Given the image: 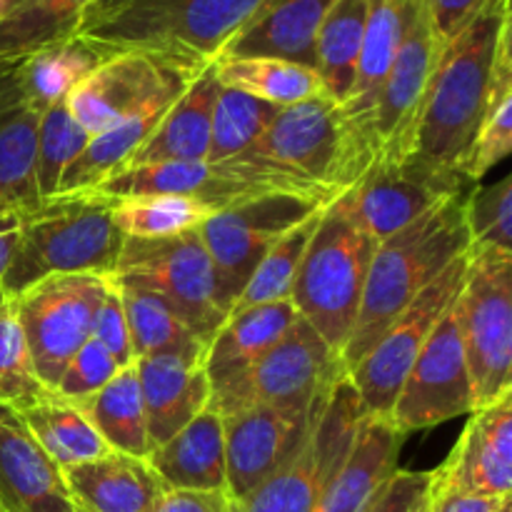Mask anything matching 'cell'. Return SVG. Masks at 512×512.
I'll return each mask as SVG.
<instances>
[{
  "mask_svg": "<svg viewBox=\"0 0 512 512\" xmlns=\"http://www.w3.org/2000/svg\"><path fill=\"white\" fill-rule=\"evenodd\" d=\"M205 203L215 210L263 193L333 203L368 165L355 153L340 105L328 95L280 108L265 133L235 158L210 165Z\"/></svg>",
  "mask_w": 512,
  "mask_h": 512,
  "instance_id": "obj_1",
  "label": "cell"
},
{
  "mask_svg": "<svg viewBox=\"0 0 512 512\" xmlns=\"http://www.w3.org/2000/svg\"><path fill=\"white\" fill-rule=\"evenodd\" d=\"M510 33V0H485L445 43L430 78L410 158L463 175L483 118L500 40Z\"/></svg>",
  "mask_w": 512,
  "mask_h": 512,
  "instance_id": "obj_2",
  "label": "cell"
},
{
  "mask_svg": "<svg viewBox=\"0 0 512 512\" xmlns=\"http://www.w3.org/2000/svg\"><path fill=\"white\" fill-rule=\"evenodd\" d=\"M463 198L465 195H455L443 200L403 230L380 240L365 278L358 318L340 350L345 373L355 368L395 318L453 260L468 253L470 233L465 225Z\"/></svg>",
  "mask_w": 512,
  "mask_h": 512,
  "instance_id": "obj_3",
  "label": "cell"
},
{
  "mask_svg": "<svg viewBox=\"0 0 512 512\" xmlns=\"http://www.w3.org/2000/svg\"><path fill=\"white\" fill-rule=\"evenodd\" d=\"M125 238L110 215V198L95 188L55 193L23 215L20 238L0 280L5 298H18L53 275H113Z\"/></svg>",
  "mask_w": 512,
  "mask_h": 512,
  "instance_id": "obj_4",
  "label": "cell"
},
{
  "mask_svg": "<svg viewBox=\"0 0 512 512\" xmlns=\"http://www.w3.org/2000/svg\"><path fill=\"white\" fill-rule=\"evenodd\" d=\"M265 0H128L80 23L75 38L105 58L145 50L205 70Z\"/></svg>",
  "mask_w": 512,
  "mask_h": 512,
  "instance_id": "obj_5",
  "label": "cell"
},
{
  "mask_svg": "<svg viewBox=\"0 0 512 512\" xmlns=\"http://www.w3.org/2000/svg\"><path fill=\"white\" fill-rule=\"evenodd\" d=\"M375 248L378 240L335 198L320 213L300 260L290 300L300 318L338 353L358 318Z\"/></svg>",
  "mask_w": 512,
  "mask_h": 512,
  "instance_id": "obj_6",
  "label": "cell"
},
{
  "mask_svg": "<svg viewBox=\"0 0 512 512\" xmlns=\"http://www.w3.org/2000/svg\"><path fill=\"white\" fill-rule=\"evenodd\" d=\"M475 408L512 393V253L470 248L453 303Z\"/></svg>",
  "mask_w": 512,
  "mask_h": 512,
  "instance_id": "obj_7",
  "label": "cell"
},
{
  "mask_svg": "<svg viewBox=\"0 0 512 512\" xmlns=\"http://www.w3.org/2000/svg\"><path fill=\"white\" fill-rule=\"evenodd\" d=\"M360 420L358 395L343 375L315 415L303 445L253 493L228 498V512H313L343 468Z\"/></svg>",
  "mask_w": 512,
  "mask_h": 512,
  "instance_id": "obj_8",
  "label": "cell"
},
{
  "mask_svg": "<svg viewBox=\"0 0 512 512\" xmlns=\"http://www.w3.org/2000/svg\"><path fill=\"white\" fill-rule=\"evenodd\" d=\"M113 278L160 295L205 345L228 320L218 273L198 230L163 240L125 238Z\"/></svg>",
  "mask_w": 512,
  "mask_h": 512,
  "instance_id": "obj_9",
  "label": "cell"
},
{
  "mask_svg": "<svg viewBox=\"0 0 512 512\" xmlns=\"http://www.w3.org/2000/svg\"><path fill=\"white\" fill-rule=\"evenodd\" d=\"M328 205L288 193L250 195L225 205L200 225V240L215 265L228 313L270 248Z\"/></svg>",
  "mask_w": 512,
  "mask_h": 512,
  "instance_id": "obj_10",
  "label": "cell"
},
{
  "mask_svg": "<svg viewBox=\"0 0 512 512\" xmlns=\"http://www.w3.org/2000/svg\"><path fill=\"white\" fill-rule=\"evenodd\" d=\"M105 288L108 275H53L13 298L35 375L48 393L70 358L93 338Z\"/></svg>",
  "mask_w": 512,
  "mask_h": 512,
  "instance_id": "obj_11",
  "label": "cell"
},
{
  "mask_svg": "<svg viewBox=\"0 0 512 512\" xmlns=\"http://www.w3.org/2000/svg\"><path fill=\"white\" fill-rule=\"evenodd\" d=\"M345 373L338 350L330 348L298 315L278 345L255 363V368L233 388L213 395L210 405L220 415L245 405L308 413Z\"/></svg>",
  "mask_w": 512,
  "mask_h": 512,
  "instance_id": "obj_12",
  "label": "cell"
},
{
  "mask_svg": "<svg viewBox=\"0 0 512 512\" xmlns=\"http://www.w3.org/2000/svg\"><path fill=\"white\" fill-rule=\"evenodd\" d=\"M468 253L448 265L403 313L378 338V343L355 363L348 373L350 385L363 415L370 418H388L395 398L413 368L415 358L423 350L425 340L440 323L445 310L453 305L460 285H463Z\"/></svg>",
  "mask_w": 512,
  "mask_h": 512,
  "instance_id": "obj_13",
  "label": "cell"
},
{
  "mask_svg": "<svg viewBox=\"0 0 512 512\" xmlns=\"http://www.w3.org/2000/svg\"><path fill=\"white\" fill-rule=\"evenodd\" d=\"M443 48L445 40L435 28L430 0H408L403 35L375 108L373 130L378 155L393 160L413 155L415 130Z\"/></svg>",
  "mask_w": 512,
  "mask_h": 512,
  "instance_id": "obj_14",
  "label": "cell"
},
{
  "mask_svg": "<svg viewBox=\"0 0 512 512\" xmlns=\"http://www.w3.org/2000/svg\"><path fill=\"white\" fill-rule=\"evenodd\" d=\"M465 183L463 175L415 158L393 160L378 155L338 200L380 243L443 200L463 195Z\"/></svg>",
  "mask_w": 512,
  "mask_h": 512,
  "instance_id": "obj_15",
  "label": "cell"
},
{
  "mask_svg": "<svg viewBox=\"0 0 512 512\" xmlns=\"http://www.w3.org/2000/svg\"><path fill=\"white\" fill-rule=\"evenodd\" d=\"M455 303V300H453ZM475 410L473 383L453 305L425 340L388 420L403 435L435 428Z\"/></svg>",
  "mask_w": 512,
  "mask_h": 512,
  "instance_id": "obj_16",
  "label": "cell"
},
{
  "mask_svg": "<svg viewBox=\"0 0 512 512\" xmlns=\"http://www.w3.org/2000/svg\"><path fill=\"white\" fill-rule=\"evenodd\" d=\"M203 70L145 50L113 53L68 95L73 118L88 135L103 133L148 100L165 93H183Z\"/></svg>",
  "mask_w": 512,
  "mask_h": 512,
  "instance_id": "obj_17",
  "label": "cell"
},
{
  "mask_svg": "<svg viewBox=\"0 0 512 512\" xmlns=\"http://www.w3.org/2000/svg\"><path fill=\"white\" fill-rule=\"evenodd\" d=\"M330 390L308 413L268 408V405H245V408L220 415L225 435V480H228L225 493L228 498H243L253 493L303 445Z\"/></svg>",
  "mask_w": 512,
  "mask_h": 512,
  "instance_id": "obj_18",
  "label": "cell"
},
{
  "mask_svg": "<svg viewBox=\"0 0 512 512\" xmlns=\"http://www.w3.org/2000/svg\"><path fill=\"white\" fill-rule=\"evenodd\" d=\"M433 475L478 498H512V393L468 413L458 443Z\"/></svg>",
  "mask_w": 512,
  "mask_h": 512,
  "instance_id": "obj_19",
  "label": "cell"
},
{
  "mask_svg": "<svg viewBox=\"0 0 512 512\" xmlns=\"http://www.w3.org/2000/svg\"><path fill=\"white\" fill-rule=\"evenodd\" d=\"M405 10H408V0H368L358 75H355L348 100L340 105L350 143L365 165L378 158L373 130L375 108H378L380 90L393 65L400 35H403Z\"/></svg>",
  "mask_w": 512,
  "mask_h": 512,
  "instance_id": "obj_20",
  "label": "cell"
},
{
  "mask_svg": "<svg viewBox=\"0 0 512 512\" xmlns=\"http://www.w3.org/2000/svg\"><path fill=\"white\" fill-rule=\"evenodd\" d=\"M0 512H75L63 470L43 453L18 410L0 403Z\"/></svg>",
  "mask_w": 512,
  "mask_h": 512,
  "instance_id": "obj_21",
  "label": "cell"
},
{
  "mask_svg": "<svg viewBox=\"0 0 512 512\" xmlns=\"http://www.w3.org/2000/svg\"><path fill=\"white\" fill-rule=\"evenodd\" d=\"M333 0H265L218 58H278L315 70V40Z\"/></svg>",
  "mask_w": 512,
  "mask_h": 512,
  "instance_id": "obj_22",
  "label": "cell"
},
{
  "mask_svg": "<svg viewBox=\"0 0 512 512\" xmlns=\"http://www.w3.org/2000/svg\"><path fill=\"white\" fill-rule=\"evenodd\" d=\"M40 113L25 95L18 58L0 60V205L30 213L40 205L35 183Z\"/></svg>",
  "mask_w": 512,
  "mask_h": 512,
  "instance_id": "obj_23",
  "label": "cell"
},
{
  "mask_svg": "<svg viewBox=\"0 0 512 512\" xmlns=\"http://www.w3.org/2000/svg\"><path fill=\"white\" fill-rule=\"evenodd\" d=\"M135 373L153 448L180 433L210 405L205 360L155 355L135 360Z\"/></svg>",
  "mask_w": 512,
  "mask_h": 512,
  "instance_id": "obj_24",
  "label": "cell"
},
{
  "mask_svg": "<svg viewBox=\"0 0 512 512\" xmlns=\"http://www.w3.org/2000/svg\"><path fill=\"white\" fill-rule=\"evenodd\" d=\"M75 512H153L168 488L148 458L108 453L63 470Z\"/></svg>",
  "mask_w": 512,
  "mask_h": 512,
  "instance_id": "obj_25",
  "label": "cell"
},
{
  "mask_svg": "<svg viewBox=\"0 0 512 512\" xmlns=\"http://www.w3.org/2000/svg\"><path fill=\"white\" fill-rule=\"evenodd\" d=\"M298 318L293 300L258 305L243 313L228 315L205 350V375L210 380V398L238 385L260 358L288 333Z\"/></svg>",
  "mask_w": 512,
  "mask_h": 512,
  "instance_id": "obj_26",
  "label": "cell"
},
{
  "mask_svg": "<svg viewBox=\"0 0 512 512\" xmlns=\"http://www.w3.org/2000/svg\"><path fill=\"white\" fill-rule=\"evenodd\" d=\"M408 435L400 433L388 418L363 415L353 448L343 468L328 485L313 512H360L375 490L398 470L400 450Z\"/></svg>",
  "mask_w": 512,
  "mask_h": 512,
  "instance_id": "obj_27",
  "label": "cell"
},
{
  "mask_svg": "<svg viewBox=\"0 0 512 512\" xmlns=\"http://www.w3.org/2000/svg\"><path fill=\"white\" fill-rule=\"evenodd\" d=\"M220 83L213 63L183 90L178 100L160 118L128 165L148 163H208L210 128H213L215 98ZM123 170V168H120Z\"/></svg>",
  "mask_w": 512,
  "mask_h": 512,
  "instance_id": "obj_28",
  "label": "cell"
},
{
  "mask_svg": "<svg viewBox=\"0 0 512 512\" xmlns=\"http://www.w3.org/2000/svg\"><path fill=\"white\" fill-rule=\"evenodd\" d=\"M148 463L168 490L225 493V435L218 410L208 405L180 433L150 450Z\"/></svg>",
  "mask_w": 512,
  "mask_h": 512,
  "instance_id": "obj_29",
  "label": "cell"
},
{
  "mask_svg": "<svg viewBox=\"0 0 512 512\" xmlns=\"http://www.w3.org/2000/svg\"><path fill=\"white\" fill-rule=\"evenodd\" d=\"M118 283V280H115ZM128 320L130 348L133 358H155V355H178L188 360H205L208 345L190 330V325L175 313L173 305L160 295L138 285L118 283Z\"/></svg>",
  "mask_w": 512,
  "mask_h": 512,
  "instance_id": "obj_30",
  "label": "cell"
},
{
  "mask_svg": "<svg viewBox=\"0 0 512 512\" xmlns=\"http://www.w3.org/2000/svg\"><path fill=\"white\" fill-rule=\"evenodd\" d=\"M78 408L93 423V428L98 430L110 450L133 455V458H148L153 443H150L148 423H145L135 363L120 368L108 385L78 403Z\"/></svg>",
  "mask_w": 512,
  "mask_h": 512,
  "instance_id": "obj_31",
  "label": "cell"
},
{
  "mask_svg": "<svg viewBox=\"0 0 512 512\" xmlns=\"http://www.w3.org/2000/svg\"><path fill=\"white\" fill-rule=\"evenodd\" d=\"M368 0H333L315 40V73L323 93L338 105L348 100L363 50Z\"/></svg>",
  "mask_w": 512,
  "mask_h": 512,
  "instance_id": "obj_32",
  "label": "cell"
},
{
  "mask_svg": "<svg viewBox=\"0 0 512 512\" xmlns=\"http://www.w3.org/2000/svg\"><path fill=\"white\" fill-rule=\"evenodd\" d=\"M95 0H20L0 15V60L75 38L80 20Z\"/></svg>",
  "mask_w": 512,
  "mask_h": 512,
  "instance_id": "obj_33",
  "label": "cell"
},
{
  "mask_svg": "<svg viewBox=\"0 0 512 512\" xmlns=\"http://www.w3.org/2000/svg\"><path fill=\"white\" fill-rule=\"evenodd\" d=\"M215 78L223 88L240 90L263 103L288 108L323 93L318 73L278 58H215Z\"/></svg>",
  "mask_w": 512,
  "mask_h": 512,
  "instance_id": "obj_34",
  "label": "cell"
},
{
  "mask_svg": "<svg viewBox=\"0 0 512 512\" xmlns=\"http://www.w3.org/2000/svg\"><path fill=\"white\" fill-rule=\"evenodd\" d=\"M105 60L103 53L78 38L18 58L20 83L38 113L63 103L68 95Z\"/></svg>",
  "mask_w": 512,
  "mask_h": 512,
  "instance_id": "obj_35",
  "label": "cell"
},
{
  "mask_svg": "<svg viewBox=\"0 0 512 512\" xmlns=\"http://www.w3.org/2000/svg\"><path fill=\"white\" fill-rule=\"evenodd\" d=\"M20 415H23L33 438L43 448V453L60 470L90 463V460L113 453L98 435V430L93 428V423L85 418L83 410L78 405L68 403V400L50 395L48 400L33 405V408Z\"/></svg>",
  "mask_w": 512,
  "mask_h": 512,
  "instance_id": "obj_36",
  "label": "cell"
},
{
  "mask_svg": "<svg viewBox=\"0 0 512 512\" xmlns=\"http://www.w3.org/2000/svg\"><path fill=\"white\" fill-rule=\"evenodd\" d=\"M218 210L195 195L110 198V215L123 238L163 240L193 233Z\"/></svg>",
  "mask_w": 512,
  "mask_h": 512,
  "instance_id": "obj_37",
  "label": "cell"
},
{
  "mask_svg": "<svg viewBox=\"0 0 512 512\" xmlns=\"http://www.w3.org/2000/svg\"><path fill=\"white\" fill-rule=\"evenodd\" d=\"M512 150V53L510 33L500 40L498 58H495L493 80H490L488 100H485L483 118L475 130L473 148L465 160L463 178L468 183H480L488 170L503 163Z\"/></svg>",
  "mask_w": 512,
  "mask_h": 512,
  "instance_id": "obj_38",
  "label": "cell"
},
{
  "mask_svg": "<svg viewBox=\"0 0 512 512\" xmlns=\"http://www.w3.org/2000/svg\"><path fill=\"white\" fill-rule=\"evenodd\" d=\"M320 213H323V210H320ZM320 213L313 215L310 220H305V223L298 225L295 230H290L283 240H278V243L270 248V253L260 260L258 268H255L253 275L248 278L245 288L240 290V295L235 298L228 315L243 313V310L258 308V305L290 300L300 260H303L305 248H308L310 238H313V230Z\"/></svg>",
  "mask_w": 512,
  "mask_h": 512,
  "instance_id": "obj_39",
  "label": "cell"
},
{
  "mask_svg": "<svg viewBox=\"0 0 512 512\" xmlns=\"http://www.w3.org/2000/svg\"><path fill=\"white\" fill-rule=\"evenodd\" d=\"M278 113V105L263 103L253 95L220 85L213 108L208 163H223V160L235 158L243 150H248L265 133V128L273 123Z\"/></svg>",
  "mask_w": 512,
  "mask_h": 512,
  "instance_id": "obj_40",
  "label": "cell"
},
{
  "mask_svg": "<svg viewBox=\"0 0 512 512\" xmlns=\"http://www.w3.org/2000/svg\"><path fill=\"white\" fill-rule=\"evenodd\" d=\"M50 395L35 375L13 298L0 295V403L25 413Z\"/></svg>",
  "mask_w": 512,
  "mask_h": 512,
  "instance_id": "obj_41",
  "label": "cell"
},
{
  "mask_svg": "<svg viewBox=\"0 0 512 512\" xmlns=\"http://www.w3.org/2000/svg\"><path fill=\"white\" fill-rule=\"evenodd\" d=\"M213 178L210 163H148L125 165L98 185V193L108 198L133 195H195L205 200Z\"/></svg>",
  "mask_w": 512,
  "mask_h": 512,
  "instance_id": "obj_42",
  "label": "cell"
},
{
  "mask_svg": "<svg viewBox=\"0 0 512 512\" xmlns=\"http://www.w3.org/2000/svg\"><path fill=\"white\" fill-rule=\"evenodd\" d=\"M88 140V130L73 118L65 100L40 113L38 150H35V183H38L40 200L55 195L60 178L68 165L83 153Z\"/></svg>",
  "mask_w": 512,
  "mask_h": 512,
  "instance_id": "obj_43",
  "label": "cell"
},
{
  "mask_svg": "<svg viewBox=\"0 0 512 512\" xmlns=\"http://www.w3.org/2000/svg\"><path fill=\"white\" fill-rule=\"evenodd\" d=\"M470 248H498L512 253V175L493 185H475L463 198Z\"/></svg>",
  "mask_w": 512,
  "mask_h": 512,
  "instance_id": "obj_44",
  "label": "cell"
},
{
  "mask_svg": "<svg viewBox=\"0 0 512 512\" xmlns=\"http://www.w3.org/2000/svg\"><path fill=\"white\" fill-rule=\"evenodd\" d=\"M118 370L120 368L113 360V355H110L98 340L90 338L88 343L70 358V363L65 365L53 395L55 398L78 405L83 403V400H88L90 395L98 393L103 385H108L110 378H113Z\"/></svg>",
  "mask_w": 512,
  "mask_h": 512,
  "instance_id": "obj_45",
  "label": "cell"
},
{
  "mask_svg": "<svg viewBox=\"0 0 512 512\" xmlns=\"http://www.w3.org/2000/svg\"><path fill=\"white\" fill-rule=\"evenodd\" d=\"M93 338L113 355L118 368H128L135 363L133 348H130L128 320H125L123 300H120V290L113 275H108V288H105V298L100 303L98 318H95Z\"/></svg>",
  "mask_w": 512,
  "mask_h": 512,
  "instance_id": "obj_46",
  "label": "cell"
},
{
  "mask_svg": "<svg viewBox=\"0 0 512 512\" xmlns=\"http://www.w3.org/2000/svg\"><path fill=\"white\" fill-rule=\"evenodd\" d=\"M430 470H395L360 512H415L428 485Z\"/></svg>",
  "mask_w": 512,
  "mask_h": 512,
  "instance_id": "obj_47",
  "label": "cell"
},
{
  "mask_svg": "<svg viewBox=\"0 0 512 512\" xmlns=\"http://www.w3.org/2000/svg\"><path fill=\"white\" fill-rule=\"evenodd\" d=\"M508 500V498H505ZM505 500L493 498H478V495H468L463 490L450 488L448 483L438 480L430 470L428 485L420 498L418 510L415 512H498Z\"/></svg>",
  "mask_w": 512,
  "mask_h": 512,
  "instance_id": "obj_48",
  "label": "cell"
},
{
  "mask_svg": "<svg viewBox=\"0 0 512 512\" xmlns=\"http://www.w3.org/2000/svg\"><path fill=\"white\" fill-rule=\"evenodd\" d=\"M153 512H228V493L165 490Z\"/></svg>",
  "mask_w": 512,
  "mask_h": 512,
  "instance_id": "obj_49",
  "label": "cell"
},
{
  "mask_svg": "<svg viewBox=\"0 0 512 512\" xmlns=\"http://www.w3.org/2000/svg\"><path fill=\"white\" fill-rule=\"evenodd\" d=\"M483 3L485 0H430L435 28H438L440 38L448 43L458 30L468 25V20L478 13Z\"/></svg>",
  "mask_w": 512,
  "mask_h": 512,
  "instance_id": "obj_50",
  "label": "cell"
},
{
  "mask_svg": "<svg viewBox=\"0 0 512 512\" xmlns=\"http://www.w3.org/2000/svg\"><path fill=\"white\" fill-rule=\"evenodd\" d=\"M20 225H23V215L0 220V280H3L5 270H8V265H10V258H13V253H15V245H18Z\"/></svg>",
  "mask_w": 512,
  "mask_h": 512,
  "instance_id": "obj_51",
  "label": "cell"
},
{
  "mask_svg": "<svg viewBox=\"0 0 512 512\" xmlns=\"http://www.w3.org/2000/svg\"><path fill=\"white\" fill-rule=\"evenodd\" d=\"M123 3H128V0H95V3L90 5L88 13L83 15V20H80V23H85V20L100 18V15L110 13V10H115V8H118V5H123Z\"/></svg>",
  "mask_w": 512,
  "mask_h": 512,
  "instance_id": "obj_52",
  "label": "cell"
},
{
  "mask_svg": "<svg viewBox=\"0 0 512 512\" xmlns=\"http://www.w3.org/2000/svg\"><path fill=\"white\" fill-rule=\"evenodd\" d=\"M498 512H512V498L505 500V503L500 505V510H498Z\"/></svg>",
  "mask_w": 512,
  "mask_h": 512,
  "instance_id": "obj_53",
  "label": "cell"
},
{
  "mask_svg": "<svg viewBox=\"0 0 512 512\" xmlns=\"http://www.w3.org/2000/svg\"><path fill=\"white\" fill-rule=\"evenodd\" d=\"M18 3H20V0H8V3H5V13H8V10L13 8V5H18Z\"/></svg>",
  "mask_w": 512,
  "mask_h": 512,
  "instance_id": "obj_54",
  "label": "cell"
},
{
  "mask_svg": "<svg viewBox=\"0 0 512 512\" xmlns=\"http://www.w3.org/2000/svg\"><path fill=\"white\" fill-rule=\"evenodd\" d=\"M5 3H8V0H0V15L5 13Z\"/></svg>",
  "mask_w": 512,
  "mask_h": 512,
  "instance_id": "obj_55",
  "label": "cell"
}]
</instances>
